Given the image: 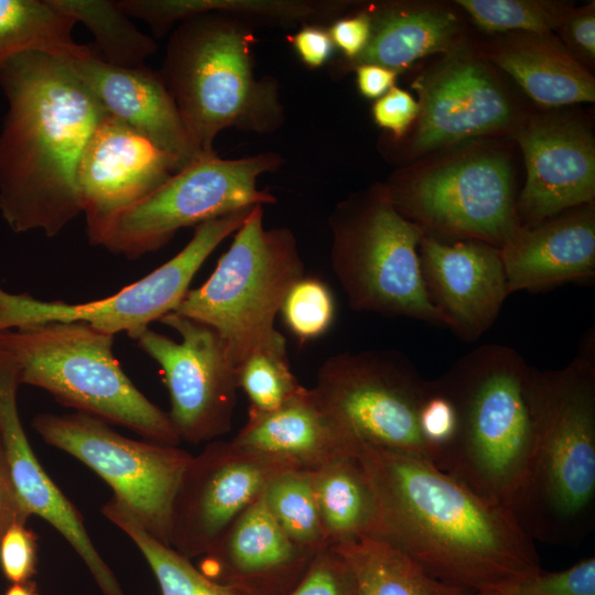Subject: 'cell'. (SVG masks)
Segmentation results:
<instances>
[{"label": "cell", "mask_w": 595, "mask_h": 595, "mask_svg": "<svg viewBox=\"0 0 595 595\" xmlns=\"http://www.w3.org/2000/svg\"><path fill=\"white\" fill-rule=\"evenodd\" d=\"M375 497L380 539L430 576L465 593L542 569L513 512L487 502L434 463L356 443Z\"/></svg>", "instance_id": "cell-1"}, {"label": "cell", "mask_w": 595, "mask_h": 595, "mask_svg": "<svg viewBox=\"0 0 595 595\" xmlns=\"http://www.w3.org/2000/svg\"><path fill=\"white\" fill-rule=\"evenodd\" d=\"M0 214L15 234L58 235L83 213L77 171L107 113L69 64L41 53L0 67Z\"/></svg>", "instance_id": "cell-2"}, {"label": "cell", "mask_w": 595, "mask_h": 595, "mask_svg": "<svg viewBox=\"0 0 595 595\" xmlns=\"http://www.w3.org/2000/svg\"><path fill=\"white\" fill-rule=\"evenodd\" d=\"M533 442L510 510L527 534L578 547L595 526V342L564 367H531Z\"/></svg>", "instance_id": "cell-3"}, {"label": "cell", "mask_w": 595, "mask_h": 595, "mask_svg": "<svg viewBox=\"0 0 595 595\" xmlns=\"http://www.w3.org/2000/svg\"><path fill=\"white\" fill-rule=\"evenodd\" d=\"M530 371L516 349L487 344L436 379L455 407L457 429L435 465L487 502L509 509L533 442Z\"/></svg>", "instance_id": "cell-4"}, {"label": "cell", "mask_w": 595, "mask_h": 595, "mask_svg": "<svg viewBox=\"0 0 595 595\" xmlns=\"http://www.w3.org/2000/svg\"><path fill=\"white\" fill-rule=\"evenodd\" d=\"M253 42L242 19L219 12L183 21L169 41L161 76L201 156L224 129L266 132L282 119L275 86L255 77Z\"/></svg>", "instance_id": "cell-5"}, {"label": "cell", "mask_w": 595, "mask_h": 595, "mask_svg": "<svg viewBox=\"0 0 595 595\" xmlns=\"http://www.w3.org/2000/svg\"><path fill=\"white\" fill-rule=\"evenodd\" d=\"M115 336L82 322H50L0 332V349L15 364L21 385L41 388L60 403L148 441L177 446L167 413L130 380L113 354Z\"/></svg>", "instance_id": "cell-6"}, {"label": "cell", "mask_w": 595, "mask_h": 595, "mask_svg": "<svg viewBox=\"0 0 595 595\" xmlns=\"http://www.w3.org/2000/svg\"><path fill=\"white\" fill-rule=\"evenodd\" d=\"M304 275L288 228L266 229L255 206L210 277L173 311L210 327L237 368L258 350L285 342L274 321L290 288Z\"/></svg>", "instance_id": "cell-7"}, {"label": "cell", "mask_w": 595, "mask_h": 595, "mask_svg": "<svg viewBox=\"0 0 595 595\" xmlns=\"http://www.w3.org/2000/svg\"><path fill=\"white\" fill-rule=\"evenodd\" d=\"M328 226L332 271L353 310L443 325L421 273L424 231L396 209L386 188L343 201Z\"/></svg>", "instance_id": "cell-8"}, {"label": "cell", "mask_w": 595, "mask_h": 595, "mask_svg": "<svg viewBox=\"0 0 595 595\" xmlns=\"http://www.w3.org/2000/svg\"><path fill=\"white\" fill-rule=\"evenodd\" d=\"M280 162L273 153L234 160L202 156L87 235L88 240L131 260L156 251L182 228L274 203L272 194L258 188L257 180Z\"/></svg>", "instance_id": "cell-9"}, {"label": "cell", "mask_w": 595, "mask_h": 595, "mask_svg": "<svg viewBox=\"0 0 595 595\" xmlns=\"http://www.w3.org/2000/svg\"><path fill=\"white\" fill-rule=\"evenodd\" d=\"M409 358L397 349L343 351L324 360L312 388L353 444L428 459L419 411L429 390Z\"/></svg>", "instance_id": "cell-10"}, {"label": "cell", "mask_w": 595, "mask_h": 595, "mask_svg": "<svg viewBox=\"0 0 595 595\" xmlns=\"http://www.w3.org/2000/svg\"><path fill=\"white\" fill-rule=\"evenodd\" d=\"M32 428L46 444L72 455L102 478L142 527L169 545L172 505L192 457L188 452L129 439L105 421L80 412L39 413Z\"/></svg>", "instance_id": "cell-11"}, {"label": "cell", "mask_w": 595, "mask_h": 595, "mask_svg": "<svg viewBox=\"0 0 595 595\" xmlns=\"http://www.w3.org/2000/svg\"><path fill=\"white\" fill-rule=\"evenodd\" d=\"M251 209L197 225L176 256L104 299L75 304L44 301L28 293H10L0 285V332L50 322H82L113 336L126 333L136 340L152 322L177 307L205 260L242 225Z\"/></svg>", "instance_id": "cell-12"}, {"label": "cell", "mask_w": 595, "mask_h": 595, "mask_svg": "<svg viewBox=\"0 0 595 595\" xmlns=\"http://www.w3.org/2000/svg\"><path fill=\"white\" fill-rule=\"evenodd\" d=\"M386 190L400 214L430 230L501 248L521 227L500 155L462 158Z\"/></svg>", "instance_id": "cell-13"}, {"label": "cell", "mask_w": 595, "mask_h": 595, "mask_svg": "<svg viewBox=\"0 0 595 595\" xmlns=\"http://www.w3.org/2000/svg\"><path fill=\"white\" fill-rule=\"evenodd\" d=\"M160 322L180 342L150 327L138 347L161 368L170 396L167 413L181 441L197 444L228 432L237 400V368L218 335L207 325L170 312Z\"/></svg>", "instance_id": "cell-14"}, {"label": "cell", "mask_w": 595, "mask_h": 595, "mask_svg": "<svg viewBox=\"0 0 595 595\" xmlns=\"http://www.w3.org/2000/svg\"><path fill=\"white\" fill-rule=\"evenodd\" d=\"M291 467L232 440L213 441L187 463L173 500L169 545L184 558L207 554L232 522Z\"/></svg>", "instance_id": "cell-15"}, {"label": "cell", "mask_w": 595, "mask_h": 595, "mask_svg": "<svg viewBox=\"0 0 595 595\" xmlns=\"http://www.w3.org/2000/svg\"><path fill=\"white\" fill-rule=\"evenodd\" d=\"M181 169L177 158L106 113L94 129L77 171L87 235L150 195Z\"/></svg>", "instance_id": "cell-16"}, {"label": "cell", "mask_w": 595, "mask_h": 595, "mask_svg": "<svg viewBox=\"0 0 595 595\" xmlns=\"http://www.w3.org/2000/svg\"><path fill=\"white\" fill-rule=\"evenodd\" d=\"M419 257L429 300L443 325L465 342L478 339L510 294L500 248L470 239L447 244L423 235Z\"/></svg>", "instance_id": "cell-17"}, {"label": "cell", "mask_w": 595, "mask_h": 595, "mask_svg": "<svg viewBox=\"0 0 595 595\" xmlns=\"http://www.w3.org/2000/svg\"><path fill=\"white\" fill-rule=\"evenodd\" d=\"M19 371L0 349V436L10 478L21 507L48 522L79 555L104 595H126L119 581L96 549L71 500L37 459L19 415Z\"/></svg>", "instance_id": "cell-18"}, {"label": "cell", "mask_w": 595, "mask_h": 595, "mask_svg": "<svg viewBox=\"0 0 595 595\" xmlns=\"http://www.w3.org/2000/svg\"><path fill=\"white\" fill-rule=\"evenodd\" d=\"M517 139L527 169L516 206L522 227L593 203L595 147L587 130L573 121L543 119L529 123Z\"/></svg>", "instance_id": "cell-19"}, {"label": "cell", "mask_w": 595, "mask_h": 595, "mask_svg": "<svg viewBox=\"0 0 595 595\" xmlns=\"http://www.w3.org/2000/svg\"><path fill=\"white\" fill-rule=\"evenodd\" d=\"M317 553L284 533L261 494L203 555L198 570L236 595H289Z\"/></svg>", "instance_id": "cell-20"}, {"label": "cell", "mask_w": 595, "mask_h": 595, "mask_svg": "<svg viewBox=\"0 0 595 595\" xmlns=\"http://www.w3.org/2000/svg\"><path fill=\"white\" fill-rule=\"evenodd\" d=\"M419 127L413 147L432 150L506 126L510 102L491 74L476 60L452 56L415 85Z\"/></svg>", "instance_id": "cell-21"}, {"label": "cell", "mask_w": 595, "mask_h": 595, "mask_svg": "<svg viewBox=\"0 0 595 595\" xmlns=\"http://www.w3.org/2000/svg\"><path fill=\"white\" fill-rule=\"evenodd\" d=\"M67 63L108 115L177 158L182 169L202 158L161 74L144 65H113L94 54Z\"/></svg>", "instance_id": "cell-22"}, {"label": "cell", "mask_w": 595, "mask_h": 595, "mask_svg": "<svg viewBox=\"0 0 595 595\" xmlns=\"http://www.w3.org/2000/svg\"><path fill=\"white\" fill-rule=\"evenodd\" d=\"M589 205L520 227L500 248L510 294L594 277L595 215Z\"/></svg>", "instance_id": "cell-23"}, {"label": "cell", "mask_w": 595, "mask_h": 595, "mask_svg": "<svg viewBox=\"0 0 595 595\" xmlns=\"http://www.w3.org/2000/svg\"><path fill=\"white\" fill-rule=\"evenodd\" d=\"M232 441L291 468L309 470L355 450L313 390L305 387L271 412H249L247 423Z\"/></svg>", "instance_id": "cell-24"}, {"label": "cell", "mask_w": 595, "mask_h": 595, "mask_svg": "<svg viewBox=\"0 0 595 595\" xmlns=\"http://www.w3.org/2000/svg\"><path fill=\"white\" fill-rule=\"evenodd\" d=\"M491 58L540 105L555 107L595 99L594 78L545 35L533 34L507 44Z\"/></svg>", "instance_id": "cell-25"}, {"label": "cell", "mask_w": 595, "mask_h": 595, "mask_svg": "<svg viewBox=\"0 0 595 595\" xmlns=\"http://www.w3.org/2000/svg\"><path fill=\"white\" fill-rule=\"evenodd\" d=\"M369 15L370 39L361 54L349 63L355 67L374 64L397 72L450 48L458 31L456 17L443 9H387Z\"/></svg>", "instance_id": "cell-26"}, {"label": "cell", "mask_w": 595, "mask_h": 595, "mask_svg": "<svg viewBox=\"0 0 595 595\" xmlns=\"http://www.w3.org/2000/svg\"><path fill=\"white\" fill-rule=\"evenodd\" d=\"M313 473L328 547L363 537H380L375 497L355 452L337 455Z\"/></svg>", "instance_id": "cell-27"}, {"label": "cell", "mask_w": 595, "mask_h": 595, "mask_svg": "<svg viewBox=\"0 0 595 595\" xmlns=\"http://www.w3.org/2000/svg\"><path fill=\"white\" fill-rule=\"evenodd\" d=\"M332 548L350 569L357 595H466L430 576L390 542L363 537Z\"/></svg>", "instance_id": "cell-28"}, {"label": "cell", "mask_w": 595, "mask_h": 595, "mask_svg": "<svg viewBox=\"0 0 595 595\" xmlns=\"http://www.w3.org/2000/svg\"><path fill=\"white\" fill-rule=\"evenodd\" d=\"M75 23L50 0H0V67L25 53L65 62L89 57L93 52L73 39Z\"/></svg>", "instance_id": "cell-29"}, {"label": "cell", "mask_w": 595, "mask_h": 595, "mask_svg": "<svg viewBox=\"0 0 595 595\" xmlns=\"http://www.w3.org/2000/svg\"><path fill=\"white\" fill-rule=\"evenodd\" d=\"M101 513L139 549L162 595H236L205 576L188 559L153 538L119 499L112 496L101 507Z\"/></svg>", "instance_id": "cell-30"}, {"label": "cell", "mask_w": 595, "mask_h": 595, "mask_svg": "<svg viewBox=\"0 0 595 595\" xmlns=\"http://www.w3.org/2000/svg\"><path fill=\"white\" fill-rule=\"evenodd\" d=\"M63 13L82 22L95 37L107 63L137 67L158 48L155 41L139 31L129 17L108 0H50Z\"/></svg>", "instance_id": "cell-31"}, {"label": "cell", "mask_w": 595, "mask_h": 595, "mask_svg": "<svg viewBox=\"0 0 595 595\" xmlns=\"http://www.w3.org/2000/svg\"><path fill=\"white\" fill-rule=\"evenodd\" d=\"M262 499L294 543L315 553L328 548L317 508L313 470L290 468L277 473L266 485Z\"/></svg>", "instance_id": "cell-32"}, {"label": "cell", "mask_w": 595, "mask_h": 595, "mask_svg": "<svg viewBox=\"0 0 595 595\" xmlns=\"http://www.w3.org/2000/svg\"><path fill=\"white\" fill-rule=\"evenodd\" d=\"M237 382L249 400V412H271L293 397L303 386L291 370L286 342L258 350L237 367Z\"/></svg>", "instance_id": "cell-33"}, {"label": "cell", "mask_w": 595, "mask_h": 595, "mask_svg": "<svg viewBox=\"0 0 595 595\" xmlns=\"http://www.w3.org/2000/svg\"><path fill=\"white\" fill-rule=\"evenodd\" d=\"M462 7L486 31H526L545 35L559 28L566 15L565 8L547 1L532 0H458Z\"/></svg>", "instance_id": "cell-34"}, {"label": "cell", "mask_w": 595, "mask_h": 595, "mask_svg": "<svg viewBox=\"0 0 595 595\" xmlns=\"http://www.w3.org/2000/svg\"><path fill=\"white\" fill-rule=\"evenodd\" d=\"M280 314L301 343L322 337L333 325L336 303L329 286L316 277L303 275L286 293Z\"/></svg>", "instance_id": "cell-35"}, {"label": "cell", "mask_w": 595, "mask_h": 595, "mask_svg": "<svg viewBox=\"0 0 595 595\" xmlns=\"http://www.w3.org/2000/svg\"><path fill=\"white\" fill-rule=\"evenodd\" d=\"M466 595H595V559H583L562 571L541 570Z\"/></svg>", "instance_id": "cell-36"}, {"label": "cell", "mask_w": 595, "mask_h": 595, "mask_svg": "<svg viewBox=\"0 0 595 595\" xmlns=\"http://www.w3.org/2000/svg\"><path fill=\"white\" fill-rule=\"evenodd\" d=\"M419 426L431 461L436 464L453 442L457 429L455 407L436 379L430 381L421 403Z\"/></svg>", "instance_id": "cell-37"}, {"label": "cell", "mask_w": 595, "mask_h": 595, "mask_svg": "<svg viewBox=\"0 0 595 595\" xmlns=\"http://www.w3.org/2000/svg\"><path fill=\"white\" fill-rule=\"evenodd\" d=\"M289 595H357V592L350 569L328 547L315 555L307 572Z\"/></svg>", "instance_id": "cell-38"}, {"label": "cell", "mask_w": 595, "mask_h": 595, "mask_svg": "<svg viewBox=\"0 0 595 595\" xmlns=\"http://www.w3.org/2000/svg\"><path fill=\"white\" fill-rule=\"evenodd\" d=\"M37 566V538L25 522H14L0 539V569L11 583L31 581Z\"/></svg>", "instance_id": "cell-39"}, {"label": "cell", "mask_w": 595, "mask_h": 595, "mask_svg": "<svg viewBox=\"0 0 595 595\" xmlns=\"http://www.w3.org/2000/svg\"><path fill=\"white\" fill-rule=\"evenodd\" d=\"M420 105L408 91L393 86L372 105L377 126L400 138L419 117Z\"/></svg>", "instance_id": "cell-40"}, {"label": "cell", "mask_w": 595, "mask_h": 595, "mask_svg": "<svg viewBox=\"0 0 595 595\" xmlns=\"http://www.w3.org/2000/svg\"><path fill=\"white\" fill-rule=\"evenodd\" d=\"M327 31L334 45L351 62L361 54L369 42L371 19L368 12H360L336 20Z\"/></svg>", "instance_id": "cell-41"}, {"label": "cell", "mask_w": 595, "mask_h": 595, "mask_svg": "<svg viewBox=\"0 0 595 595\" xmlns=\"http://www.w3.org/2000/svg\"><path fill=\"white\" fill-rule=\"evenodd\" d=\"M292 43L298 57L311 68L325 65L335 48L328 31L317 25L299 30Z\"/></svg>", "instance_id": "cell-42"}, {"label": "cell", "mask_w": 595, "mask_h": 595, "mask_svg": "<svg viewBox=\"0 0 595 595\" xmlns=\"http://www.w3.org/2000/svg\"><path fill=\"white\" fill-rule=\"evenodd\" d=\"M564 32L567 41L583 55L595 56V11L589 4L577 12L567 14L564 21Z\"/></svg>", "instance_id": "cell-43"}, {"label": "cell", "mask_w": 595, "mask_h": 595, "mask_svg": "<svg viewBox=\"0 0 595 595\" xmlns=\"http://www.w3.org/2000/svg\"><path fill=\"white\" fill-rule=\"evenodd\" d=\"M29 518L15 495L0 436V539L11 524L26 523Z\"/></svg>", "instance_id": "cell-44"}, {"label": "cell", "mask_w": 595, "mask_h": 595, "mask_svg": "<svg viewBox=\"0 0 595 595\" xmlns=\"http://www.w3.org/2000/svg\"><path fill=\"white\" fill-rule=\"evenodd\" d=\"M355 71L360 94L370 99H378L388 93L397 77L396 71L374 64L358 65Z\"/></svg>", "instance_id": "cell-45"}, {"label": "cell", "mask_w": 595, "mask_h": 595, "mask_svg": "<svg viewBox=\"0 0 595 595\" xmlns=\"http://www.w3.org/2000/svg\"><path fill=\"white\" fill-rule=\"evenodd\" d=\"M4 595H40L36 584L31 580L22 583H14L9 586Z\"/></svg>", "instance_id": "cell-46"}]
</instances>
